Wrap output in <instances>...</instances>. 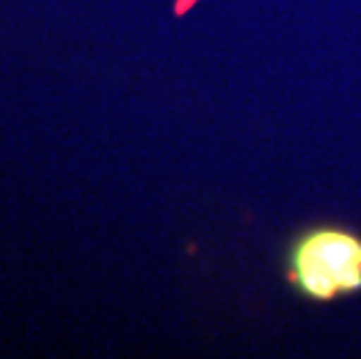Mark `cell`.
I'll use <instances>...</instances> for the list:
<instances>
[{
	"label": "cell",
	"instance_id": "1",
	"mask_svg": "<svg viewBox=\"0 0 361 359\" xmlns=\"http://www.w3.org/2000/svg\"><path fill=\"white\" fill-rule=\"evenodd\" d=\"M284 285L312 305H331L361 294V231L336 219L303 224L280 255Z\"/></svg>",
	"mask_w": 361,
	"mask_h": 359
}]
</instances>
